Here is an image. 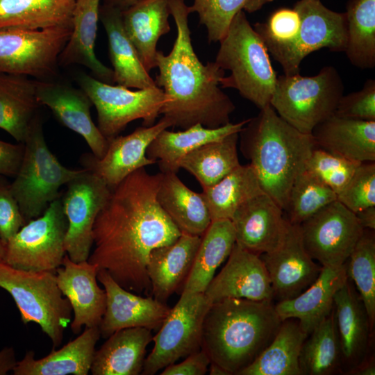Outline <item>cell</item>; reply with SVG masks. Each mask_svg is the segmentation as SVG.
<instances>
[{
    "label": "cell",
    "instance_id": "cell-1",
    "mask_svg": "<svg viewBox=\"0 0 375 375\" xmlns=\"http://www.w3.org/2000/svg\"><path fill=\"white\" fill-rule=\"evenodd\" d=\"M162 172L144 167L111 189L93 226L88 262L106 270L122 288L148 294L147 264L156 248L172 244L181 232L157 200Z\"/></svg>",
    "mask_w": 375,
    "mask_h": 375
},
{
    "label": "cell",
    "instance_id": "cell-2",
    "mask_svg": "<svg viewBox=\"0 0 375 375\" xmlns=\"http://www.w3.org/2000/svg\"><path fill=\"white\" fill-rule=\"evenodd\" d=\"M176 37L168 54L158 51L155 83L165 94L160 115L173 127L186 129L197 124L217 128L230 122L235 106L222 90L225 71L214 62L202 63L192 44L190 14L185 0H169Z\"/></svg>",
    "mask_w": 375,
    "mask_h": 375
},
{
    "label": "cell",
    "instance_id": "cell-3",
    "mask_svg": "<svg viewBox=\"0 0 375 375\" xmlns=\"http://www.w3.org/2000/svg\"><path fill=\"white\" fill-rule=\"evenodd\" d=\"M281 322L271 301L224 299L206 315L201 349L210 363L238 375L272 342Z\"/></svg>",
    "mask_w": 375,
    "mask_h": 375
},
{
    "label": "cell",
    "instance_id": "cell-4",
    "mask_svg": "<svg viewBox=\"0 0 375 375\" xmlns=\"http://www.w3.org/2000/svg\"><path fill=\"white\" fill-rule=\"evenodd\" d=\"M239 137L263 192L284 210L292 184L317 147L312 135L292 126L268 105L249 119Z\"/></svg>",
    "mask_w": 375,
    "mask_h": 375
},
{
    "label": "cell",
    "instance_id": "cell-5",
    "mask_svg": "<svg viewBox=\"0 0 375 375\" xmlns=\"http://www.w3.org/2000/svg\"><path fill=\"white\" fill-rule=\"evenodd\" d=\"M219 42L215 62L230 72L220 81V87L236 90L260 110L270 105L278 76L265 44L244 11L233 17Z\"/></svg>",
    "mask_w": 375,
    "mask_h": 375
},
{
    "label": "cell",
    "instance_id": "cell-6",
    "mask_svg": "<svg viewBox=\"0 0 375 375\" xmlns=\"http://www.w3.org/2000/svg\"><path fill=\"white\" fill-rule=\"evenodd\" d=\"M0 288L12 297L24 324H38L53 349L61 344L72 309L58 285L56 272L23 270L1 261Z\"/></svg>",
    "mask_w": 375,
    "mask_h": 375
},
{
    "label": "cell",
    "instance_id": "cell-7",
    "mask_svg": "<svg viewBox=\"0 0 375 375\" xmlns=\"http://www.w3.org/2000/svg\"><path fill=\"white\" fill-rule=\"evenodd\" d=\"M19 170L10 190L26 222L43 214L50 203L59 198V190L76 177L82 169L63 166L49 149L41 119L33 120L24 142Z\"/></svg>",
    "mask_w": 375,
    "mask_h": 375
},
{
    "label": "cell",
    "instance_id": "cell-8",
    "mask_svg": "<svg viewBox=\"0 0 375 375\" xmlns=\"http://www.w3.org/2000/svg\"><path fill=\"white\" fill-rule=\"evenodd\" d=\"M344 90L333 66L324 67L312 76L283 74L277 76L270 106L292 126L311 134L317 125L334 115Z\"/></svg>",
    "mask_w": 375,
    "mask_h": 375
},
{
    "label": "cell",
    "instance_id": "cell-9",
    "mask_svg": "<svg viewBox=\"0 0 375 375\" xmlns=\"http://www.w3.org/2000/svg\"><path fill=\"white\" fill-rule=\"evenodd\" d=\"M76 80L94 106L97 127L107 140L118 135L128 124L137 119H142L144 126L153 125L165 101V94L158 86L131 90L83 72Z\"/></svg>",
    "mask_w": 375,
    "mask_h": 375
},
{
    "label": "cell",
    "instance_id": "cell-10",
    "mask_svg": "<svg viewBox=\"0 0 375 375\" xmlns=\"http://www.w3.org/2000/svg\"><path fill=\"white\" fill-rule=\"evenodd\" d=\"M67 220L58 198L40 217L26 222L5 244L3 262L23 270L53 272L67 254Z\"/></svg>",
    "mask_w": 375,
    "mask_h": 375
},
{
    "label": "cell",
    "instance_id": "cell-11",
    "mask_svg": "<svg viewBox=\"0 0 375 375\" xmlns=\"http://www.w3.org/2000/svg\"><path fill=\"white\" fill-rule=\"evenodd\" d=\"M211 305L203 292L182 291L157 334L145 358L142 374L153 375L201 349L203 325Z\"/></svg>",
    "mask_w": 375,
    "mask_h": 375
},
{
    "label": "cell",
    "instance_id": "cell-12",
    "mask_svg": "<svg viewBox=\"0 0 375 375\" xmlns=\"http://www.w3.org/2000/svg\"><path fill=\"white\" fill-rule=\"evenodd\" d=\"M72 31L71 27L0 30V73L52 78Z\"/></svg>",
    "mask_w": 375,
    "mask_h": 375
},
{
    "label": "cell",
    "instance_id": "cell-13",
    "mask_svg": "<svg viewBox=\"0 0 375 375\" xmlns=\"http://www.w3.org/2000/svg\"><path fill=\"white\" fill-rule=\"evenodd\" d=\"M303 244L322 267L339 268L349 258L363 233L354 212L338 200L299 224Z\"/></svg>",
    "mask_w": 375,
    "mask_h": 375
},
{
    "label": "cell",
    "instance_id": "cell-14",
    "mask_svg": "<svg viewBox=\"0 0 375 375\" xmlns=\"http://www.w3.org/2000/svg\"><path fill=\"white\" fill-rule=\"evenodd\" d=\"M62 201L67 220L65 249L74 262L88 260L93 246L94 221L106 203L111 188L88 169L67 184Z\"/></svg>",
    "mask_w": 375,
    "mask_h": 375
},
{
    "label": "cell",
    "instance_id": "cell-15",
    "mask_svg": "<svg viewBox=\"0 0 375 375\" xmlns=\"http://www.w3.org/2000/svg\"><path fill=\"white\" fill-rule=\"evenodd\" d=\"M293 8L300 16L297 37L292 44L275 60L284 74H299L302 60L310 53L323 48L344 52L347 41L345 12L326 7L320 0H299Z\"/></svg>",
    "mask_w": 375,
    "mask_h": 375
},
{
    "label": "cell",
    "instance_id": "cell-16",
    "mask_svg": "<svg viewBox=\"0 0 375 375\" xmlns=\"http://www.w3.org/2000/svg\"><path fill=\"white\" fill-rule=\"evenodd\" d=\"M260 257L269 276L274 299L278 301L291 299L305 291L322 269L305 249L298 224L290 223L281 244Z\"/></svg>",
    "mask_w": 375,
    "mask_h": 375
},
{
    "label": "cell",
    "instance_id": "cell-17",
    "mask_svg": "<svg viewBox=\"0 0 375 375\" xmlns=\"http://www.w3.org/2000/svg\"><path fill=\"white\" fill-rule=\"evenodd\" d=\"M97 280L106 294V307L99 325L101 335L107 338L117 331L133 327L159 328L171 308L153 297H142L119 285L104 269Z\"/></svg>",
    "mask_w": 375,
    "mask_h": 375
},
{
    "label": "cell",
    "instance_id": "cell-18",
    "mask_svg": "<svg viewBox=\"0 0 375 375\" xmlns=\"http://www.w3.org/2000/svg\"><path fill=\"white\" fill-rule=\"evenodd\" d=\"M36 97L40 105L47 106L63 126L85 140L94 157L101 158L104 156L108 140L94 123L90 114L92 101L81 88L38 80Z\"/></svg>",
    "mask_w": 375,
    "mask_h": 375
},
{
    "label": "cell",
    "instance_id": "cell-19",
    "mask_svg": "<svg viewBox=\"0 0 375 375\" xmlns=\"http://www.w3.org/2000/svg\"><path fill=\"white\" fill-rule=\"evenodd\" d=\"M203 293L211 303L228 298L274 299L271 281L260 256L236 243L226 265Z\"/></svg>",
    "mask_w": 375,
    "mask_h": 375
},
{
    "label": "cell",
    "instance_id": "cell-20",
    "mask_svg": "<svg viewBox=\"0 0 375 375\" xmlns=\"http://www.w3.org/2000/svg\"><path fill=\"white\" fill-rule=\"evenodd\" d=\"M171 127L164 117L151 126H140L126 135L108 139L104 156L84 159L85 168L101 178L111 189L137 169L156 163L146 154L152 140L163 130Z\"/></svg>",
    "mask_w": 375,
    "mask_h": 375
},
{
    "label": "cell",
    "instance_id": "cell-21",
    "mask_svg": "<svg viewBox=\"0 0 375 375\" xmlns=\"http://www.w3.org/2000/svg\"><path fill=\"white\" fill-rule=\"evenodd\" d=\"M283 212L265 193L246 201L231 218L235 243L258 256L274 251L283 242L290 224Z\"/></svg>",
    "mask_w": 375,
    "mask_h": 375
},
{
    "label": "cell",
    "instance_id": "cell-22",
    "mask_svg": "<svg viewBox=\"0 0 375 375\" xmlns=\"http://www.w3.org/2000/svg\"><path fill=\"white\" fill-rule=\"evenodd\" d=\"M99 269L88 260L76 262L66 254L56 270L58 285L74 312L70 328L74 334L82 327H99L106 307V294L97 283Z\"/></svg>",
    "mask_w": 375,
    "mask_h": 375
},
{
    "label": "cell",
    "instance_id": "cell-23",
    "mask_svg": "<svg viewBox=\"0 0 375 375\" xmlns=\"http://www.w3.org/2000/svg\"><path fill=\"white\" fill-rule=\"evenodd\" d=\"M347 278L346 262L335 269L322 267L318 278L308 288L294 298L278 301L275 310L281 321L297 319L308 335L332 312L335 294Z\"/></svg>",
    "mask_w": 375,
    "mask_h": 375
},
{
    "label": "cell",
    "instance_id": "cell-24",
    "mask_svg": "<svg viewBox=\"0 0 375 375\" xmlns=\"http://www.w3.org/2000/svg\"><path fill=\"white\" fill-rule=\"evenodd\" d=\"M334 309L341 349V367L347 366L349 372L367 357L372 331L364 303L349 277L335 294Z\"/></svg>",
    "mask_w": 375,
    "mask_h": 375
},
{
    "label": "cell",
    "instance_id": "cell-25",
    "mask_svg": "<svg viewBox=\"0 0 375 375\" xmlns=\"http://www.w3.org/2000/svg\"><path fill=\"white\" fill-rule=\"evenodd\" d=\"M201 237L185 233L172 244L150 253L147 274L153 297L165 303L185 283L191 270Z\"/></svg>",
    "mask_w": 375,
    "mask_h": 375
},
{
    "label": "cell",
    "instance_id": "cell-26",
    "mask_svg": "<svg viewBox=\"0 0 375 375\" xmlns=\"http://www.w3.org/2000/svg\"><path fill=\"white\" fill-rule=\"evenodd\" d=\"M311 135L316 147L326 151L356 162L375 161V121L333 115Z\"/></svg>",
    "mask_w": 375,
    "mask_h": 375
},
{
    "label": "cell",
    "instance_id": "cell-27",
    "mask_svg": "<svg viewBox=\"0 0 375 375\" xmlns=\"http://www.w3.org/2000/svg\"><path fill=\"white\" fill-rule=\"evenodd\" d=\"M100 335L99 327L85 328L76 338L40 359L35 358L33 351H27L12 372L14 375H88Z\"/></svg>",
    "mask_w": 375,
    "mask_h": 375
},
{
    "label": "cell",
    "instance_id": "cell-28",
    "mask_svg": "<svg viewBox=\"0 0 375 375\" xmlns=\"http://www.w3.org/2000/svg\"><path fill=\"white\" fill-rule=\"evenodd\" d=\"M99 19L107 34L114 83L136 89L157 87L124 30L122 11L103 3Z\"/></svg>",
    "mask_w": 375,
    "mask_h": 375
},
{
    "label": "cell",
    "instance_id": "cell-29",
    "mask_svg": "<svg viewBox=\"0 0 375 375\" xmlns=\"http://www.w3.org/2000/svg\"><path fill=\"white\" fill-rule=\"evenodd\" d=\"M103 0H76L73 12L72 31L62 50L59 64L81 65L88 68L98 80L112 84L113 72L96 56L99 10Z\"/></svg>",
    "mask_w": 375,
    "mask_h": 375
},
{
    "label": "cell",
    "instance_id": "cell-30",
    "mask_svg": "<svg viewBox=\"0 0 375 375\" xmlns=\"http://www.w3.org/2000/svg\"><path fill=\"white\" fill-rule=\"evenodd\" d=\"M95 351L93 375H138L142 373L151 330L133 327L115 331Z\"/></svg>",
    "mask_w": 375,
    "mask_h": 375
},
{
    "label": "cell",
    "instance_id": "cell-31",
    "mask_svg": "<svg viewBox=\"0 0 375 375\" xmlns=\"http://www.w3.org/2000/svg\"><path fill=\"white\" fill-rule=\"evenodd\" d=\"M169 0H140L122 11L124 30L149 72L156 66L157 44L170 31Z\"/></svg>",
    "mask_w": 375,
    "mask_h": 375
},
{
    "label": "cell",
    "instance_id": "cell-32",
    "mask_svg": "<svg viewBox=\"0 0 375 375\" xmlns=\"http://www.w3.org/2000/svg\"><path fill=\"white\" fill-rule=\"evenodd\" d=\"M249 121L229 122L217 128H207L200 124L181 131H162L147 147V156L158 162L162 173H176L181 160L188 153L210 142L222 140L227 135L240 133Z\"/></svg>",
    "mask_w": 375,
    "mask_h": 375
},
{
    "label": "cell",
    "instance_id": "cell-33",
    "mask_svg": "<svg viewBox=\"0 0 375 375\" xmlns=\"http://www.w3.org/2000/svg\"><path fill=\"white\" fill-rule=\"evenodd\" d=\"M157 200L181 233L201 237L212 222L201 193L187 187L176 173H162Z\"/></svg>",
    "mask_w": 375,
    "mask_h": 375
},
{
    "label": "cell",
    "instance_id": "cell-34",
    "mask_svg": "<svg viewBox=\"0 0 375 375\" xmlns=\"http://www.w3.org/2000/svg\"><path fill=\"white\" fill-rule=\"evenodd\" d=\"M76 0H0V30L72 28Z\"/></svg>",
    "mask_w": 375,
    "mask_h": 375
},
{
    "label": "cell",
    "instance_id": "cell-35",
    "mask_svg": "<svg viewBox=\"0 0 375 375\" xmlns=\"http://www.w3.org/2000/svg\"><path fill=\"white\" fill-rule=\"evenodd\" d=\"M39 105L35 80L0 73V128L17 142H24Z\"/></svg>",
    "mask_w": 375,
    "mask_h": 375
},
{
    "label": "cell",
    "instance_id": "cell-36",
    "mask_svg": "<svg viewBox=\"0 0 375 375\" xmlns=\"http://www.w3.org/2000/svg\"><path fill=\"white\" fill-rule=\"evenodd\" d=\"M235 244V231L231 219L212 220L201 237L182 291L204 292L217 269L228 258Z\"/></svg>",
    "mask_w": 375,
    "mask_h": 375
},
{
    "label": "cell",
    "instance_id": "cell-37",
    "mask_svg": "<svg viewBox=\"0 0 375 375\" xmlns=\"http://www.w3.org/2000/svg\"><path fill=\"white\" fill-rule=\"evenodd\" d=\"M307 336L297 319L282 321L272 342L238 375H301L299 358Z\"/></svg>",
    "mask_w": 375,
    "mask_h": 375
},
{
    "label": "cell",
    "instance_id": "cell-38",
    "mask_svg": "<svg viewBox=\"0 0 375 375\" xmlns=\"http://www.w3.org/2000/svg\"><path fill=\"white\" fill-rule=\"evenodd\" d=\"M239 133L205 144L186 154L179 167L193 175L202 188L211 187L238 167Z\"/></svg>",
    "mask_w": 375,
    "mask_h": 375
},
{
    "label": "cell",
    "instance_id": "cell-39",
    "mask_svg": "<svg viewBox=\"0 0 375 375\" xmlns=\"http://www.w3.org/2000/svg\"><path fill=\"white\" fill-rule=\"evenodd\" d=\"M262 193L257 175L248 164L240 165L214 185L203 189L201 195L212 221L231 219L240 206Z\"/></svg>",
    "mask_w": 375,
    "mask_h": 375
},
{
    "label": "cell",
    "instance_id": "cell-40",
    "mask_svg": "<svg viewBox=\"0 0 375 375\" xmlns=\"http://www.w3.org/2000/svg\"><path fill=\"white\" fill-rule=\"evenodd\" d=\"M299 364L301 375H329L341 368V349L334 308L307 336Z\"/></svg>",
    "mask_w": 375,
    "mask_h": 375
},
{
    "label": "cell",
    "instance_id": "cell-41",
    "mask_svg": "<svg viewBox=\"0 0 375 375\" xmlns=\"http://www.w3.org/2000/svg\"><path fill=\"white\" fill-rule=\"evenodd\" d=\"M347 41L344 53L361 69L375 67V0H349Z\"/></svg>",
    "mask_w": 375,
    "mask_h": 375
},
{
    "label": "cell",
    "instance_id": "cell-42",
    "mask_svg": "<svg viewBox=\"0 0 375 375\" xmlns=\"http://www.w3.org/2000/svg\"><path fill=\"white\" fill-rule=\"evenodd\" d=\"M347 273L356 287L369 317L370 327L375 324V235L364 229L346 262Z\"/></svg>",
    "mask_w": 375,
    "mask_h": 375
},
{
    "label": "cell",
    "instance_id": "cell-43",
    "mask_svg": "<svg viewBox=\"0 0 375 375\" xmlns=\"http://www.w3.org/2000/svg\"><path fill=\"white\" fill-rule=\"evenodd\" d=\"M336 200L337 194L332 189L305 169L292 184L283 211L290 224L299 225Z\"/></svg>",
    "mask_w": 375,
    "mask_h": 375
},
{
    "label": "cell",
    "instance_id": "cell-44",
    "mask_svg": "<svg viewBox=\"0 0 375 375\" xmlns=\"http://www.w3.org/2000/svg\"><path fill=\"white\" fill-rule=\"evenodd\" d=\"M274 0H193L190 13L197 14L199 24L207 31L210 43L225 35L233 17L240 10L253 13Z\"/></svg>",
    "mask_w": 375,
    "mask_h": 375
},
{
    "label": "cell",
    "instance_id": "cell-45",
    "mask_svg": "<svg viewBox=\"0 0 375 375\" xmlns=\"http://www.w3.org/2000/svg\"><path fill=\"white\" fill-rule=\"evenodd\" d=\"M300 22V16L294 8H280L265 22H257L253 27L276 60L296 40Z\"/></svg>",
    "mask_w": 375,
    "mask_h": 375
},
{
    "label": "cell",
    "instance_id": "cell-46",
    "mask_svg": "<svg viewBox=\"0 0 375 375\" xmlns=\"http://www.w3.org/2000/svg\"><path fill=\"white\" fill-rule=\"evenodd\" d=\"M360 163L316 147L308 160L306 169L338 194Z\"/></svg>",
    "mask_w": 375,
    "mask_h": 375
},
{
    "label": "cell",
    "instance_id": "cell-47",
    "mask_svg": "<svg viewBox=\"0 0 375 375\" xmlns=\"http://www.w3.org/2000/svg\"><path fill=\"white\" fill-rule=\"evenodd\" d=\"M337 200L356 213L375 206V163L361 162L351 178L337 194Z\"/></svg>",
    "mask_w": 375,
    "mask_h": 375
},
{
    "label": "cell",
    "instance_id": "cell-48",
    "mask_svg": "<svg viewBox=\"0 0 375 375\" xmlns=\"http://www.w3.org/2000/svg\"><path fill=\"white\" fill-rule=\"evenodd\" d=\"M334 115L342 117L375 121V80L368 79L361 90L343 94Z\"/></svg>",
    "mask_w": 375,
    "mask_h": 375
},
{
    "label": "cell",
    "instance_id": "cell-49",
    "mask_svg": "<svg viewBox=\"0 0 375 375\" xmlns=\"http://www.w3.org/2000/svg\"><path fill=\"white\" fill-rule=\"evenodd\" d=\"M26 224L9 185L0 183V239L6 244Z\"/></svg>",
    "mask_w": 375,
    "mask_h": 375
},
{
    "label": "cell",
    "instance_id": "cell-50",
    "mask_svg": "<svg viewBox=\"0 0 375 375\" xmlns=\"http://www.w3.org/2000/svg\"><path fill=\"white\" fill-rule=\"evenodd\" d=\"M210 364L207 353L201 349L179 363H173L165 367L161 375H204Z\"/></svg>",
    "mask_w": 375,
    "mask_h": 375
},
{
    "label": "cell",
    "instance_id": "cell-51",
    "mask_svg": "<svg viewBox=\"0 0 375 375\" xmlns=\"http://www.w3.org/2000/svg\"><path fill=\"white\" fill-rule=\"evenodd\" d=\"M24 146L0 140V175L15 176L23 158Z\"/></svg>",
    "mask_w": 375,
    "mask_h": 375
},
{
    "label": "cell",
    "instance_id": "cell-52",
    "mask_svg": "<svg viewBox=\"0 0 375 375\" xmlns=\"http://www.w3.org/2000/svg\"><path fill=\"white\" fill-rule=\"evenodd\" d=\"M15 351L13 347H6L0 350V375L12 372L17 364Z\"/></svg>",
    "mask_w": 375,
    "mask_h": 375
},
{
    "label": "cell",
    "instance_id": "cell-53",
    "mask_svg": "<svg viewBox=\"0 0 375 375\" xmlns=\"http://www.w3.org/2000/svg\"><path fill=\"white\" fill-rule=\"evenodd\" d=\"M363 229H375V206L364 208L355 213Z\"/></svg>",
    "mask_w": 375,
    "mask_h": 375
},
{
    "label": "cell",
    "instance_id": "cell-54",
    "mask_svg": "<svg viewBox=\"0 0 375 375\" xmlns=\"http://www.w3.org/2000/svg\"><path fill=\"white\" fill-rule=\"evenodd\" d=\"M349 374L356 375H374L375 374V362L374 356L367 359V357L353 369Z\"/></svg>",
    "mask_w": 375,
    "mask_h": 375
},
{
    "label": "cell",
    "instance_id": "cell-55",
    "mask_svg": "<svg viewBox=\"0 0 375 375\" xmlns=\"http://www.w3.org/2000/svg\"><path fill=\"white\" fill-rule=\"evenodd\" d=\"M140 0H103L104 4L116 8L121 11L127 9Z\"/></svg>",
    "mask_w": 375,
    "mask_h": 375
},
{
    "label": "cell",
    "instance_id": "cell-56",
    "mask_svg": "<svg viewBox=\"0 0 375 375\" xmlns=\"http://www.w3.org/2000/svg\"><path fill=\"white\" fill-rule=\"evenodd\" d=\"M208 369L211 375H227L223 369L212 363L210 364Z\"/></svg>",
    "mask_w": 375,
    "mask_h": 375
},
{
    "label": "cell",
    "instance_id": "cell-57",
    "mask_svg": "<svg viewBox=\"0 0 375 375\" xmlns=\"http://www.w3.org/2000/svg\"><path fill=\"white\" fill-rule=\"evenodd\" d=\"M5 255V244L0 239V262L3 260Z\"/></svg>",
    "mask_w": 375,
    "mask_h": 375
}]
</instances>
